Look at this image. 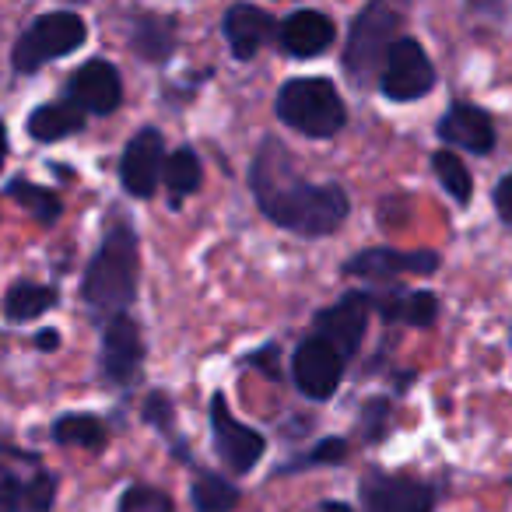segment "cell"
I'll return each instance as SVG.
<instances>
[{"mask_svg": "<svg viewBox=\"0 0 512 512\" xmlns=\"http://www.w3.org/2000/svg\"><path fill=\"white\" fill-rule=\"evenodd\" d=\"M137 295V235L127 218H116L106 228L99 253L81 281V302L92 309L95 320L113 323L116 316H127Z\"/></svg>", "mask_w": 512, "mask_h": 512, "instance_id": "2", "label": "cell"}, {"mask_svg": "<svg viewBox=\"0 0 512 512\" xmlns=\"http://www.w3.org/2000/svg\"><path fill=\"white\" fill-rule=\"evenodd\" d=\"M278 116L306 137H334L344 127V99L330 78H292L278 92Z\"/></svg>", "mask_w": 512, "mask_h": 512, "instance_id": "3", "label": "cell"}, {"mask_svg": "<svg viewBox=\"0 0 512 512\" xmlns=\"http://www.w3.org/2000/svg\"><path fill=\"white\" fill-rule=\"evenodd\" d=\"M130 46H134L137 57L162 64L176 50V22L162 15H137L130 22Z\"/></svg>", "mask_w": 512, "mask_h": 512, "instance_id": "19", "label": "cell"}, {"mask_svg": "<svg viewBox=\"0 0 512 512\" xmlns=\"http://www.w3.org/2000/svg\"><path fill=\"white\" fill-rule=\"evenodd\" d=\"M85 39L88 25L81 22V15H74V11H50V15H39L18 36L15 50H11V64H15L18 74H36L50 60H60L78 50V46H85Z\"/></svg>", "mask_w": 512, "mask_h": 512, "instance_id": "4", "label": "cell"}, {"mask_svg": "<svg viewBox=\"0 0 512 512\" xmlns=\"http://www.w3.org/2000/svg\"><path fill=\"white\" fill-rule=\"evenodd\" d=\"M144 362V341L141 330L130 316H116L113 323H106V337H102V376L109 383H134L137 369Z\"/></svg>", "mask_w": 512, "mask_h": 512, "instance_id": "14", "label": "cell"}, {"mask_svg": "<svg viewBox=\"0 0 512 512\" xmlns=\"http://www.w3.org/2000/svg\"><path fill=\"white\" fill-rule=\"evenodd\" d=\"M274 358H278V348H264V351H256V355H249L246 362L256 365V369H264L267 376H278V369H274Z\"/></svg>", "mask_w": 512, "mask_h": 512, "instance_id": "34", "label": "cell"}, {"mask_svg": "<svg viewBox=\"0 0 512 512\" xmlns=\"http://www.w3.org/2000/svg\"><path fill=\"white\" fill-rule=\"evenodd\" d=\"M165 186H169L172 197H186V193H193L200 186V158L193 155L190 148H179L169 155V162H165Z\"/></svg>", "mask_w": 512, "mask_h": 512, "instance_id": "26", "label": "cell"}, {"mask_svg": "<svg viewBox=\"0 0 512 512\" xmlns=\"http://www.w3.org/2000/svg\"><path fill=\"white\" fill-rule=\"evenodd\" d=\"M4 512H22L25 509V488L18 484L15 474H4V495H0Z\"/></svg>", "mask_w": 512, "mask_h": 512, "instance_id": "32", "label": "cell"}, {"mask_svg": "<svg viewBox=\"0 0 512 512\" xmlns=\"http://www.w3.org/2000/svg\"><path fill=\"white\" fill-rule=\"evenodd\" d=\"M8 197L15 200V204H22L25 211L32 214V218L39 221V225H57L60 218V197L53 190H46V186H36L29 183V179H11L8 183Z\"/></svg>", "mask_w": 512, "mask_h": 512, "instance_id": "23", "label": "cell"}, {"mask_svg": "<svg viewBox=\"0 0 512 512\" xmlns=\"http://www.w3.org/2000/svg\"><path fill=\"white\" fill-rule=\"evenodd\" d=\"M439 137L453 148L474 151V155H488L495 148V123L484 109L456 102L446 109V116L439 120Z\"/></svg>", "mask_w": 512, "mask_h": 512, "instance_id": "16", "label": "cell"}, {"mask_svg": "<svg viewBox=\"0 0 512 512\" xmlns=\"http://www.w3.org/2000/svg\"><path fill=\"white\" fill-rule=\"evenodd\" d=\"M116 512H176V505H172V498L165 491L148 488V484H134V488L123 491Z\"/></svg>", "mask_w": 512, "mask_h": 512, "instance_id": "28", "label": "cell"}, {"mask_svg": "<svg viewBox=\"0 0 512 512\" xmlns=\"http://www.w3.org/2000/svg\"><path fill=\"white\" fill-rule=\"evenodd\" d=\"M344 456H348V442H344V439H323V442H316V449L302 453L299 460L285 463V467H281V474H295V470L320 467V463H341Z\"/></svg>", "mask_w": 512, "mask_h": 512, "instance_id": "29", "label": "cell"}, {"mask_svg": "<svg viewBox=\"0 0 512 512\" xmlns=\"http://www.w3.org/2000/svg\"><path fill=\"white\" fill-rule=\"evenodd\" d=\"M53 439L60 446H85V449H99L106 442V428L95 414H60L53 421Z\"/></svg>", "mask_w": 512, "mask_h": 512, "instance_id": "24", "label": "cell"}, {"mask_svg": "<svg viewBox=\"0 0 512 512\" xmlns=\"http://www.w3.org/2000/svg\"><path fill=\"white\" fill-rule=\"evenodd\" d=\"M358 491L365 512H432L435 505V491L428 484L386 470H372L369 477H362Z\"/></svg>", "mask_w": 512, "mask_h": 512, "instance_id": "10", "label": "cell"}, {"mask_svg": "<svg viewBox=\"0 0 512 512\" xmlns=\"http://www.w3.org/2000/svg\"><path fill=\"white\" fill-rule=\"evenodd\" d=\"M85 127V113L78 106H67V102H46L36 113L29 116V137L39 144L60 141V137H71Z\"/></svg>", "mask_w": 512, "mask_h": 512, "instance_id": "20", "label": "cell"}, {"mask_svg": "<svg viewBox=\"0 0 512 512\" xmlns=\"http://www.w3.org/2000/svg\"><path fill=\"white\" fill-rule=\"evenodd\" d=\"M435 271H439V253L435 249H411V253H404V249L376 246V249H362V253H355L344 264V274L376 281V285H386L397 274H435Z\"/></svg>", "mask_w": 512, "mask_h": 512, "instance_id": "11", "label": "cell"}, {"mask_svg": "<svg viewBox=\"0 0 512 512\" xmlns=\"http://www.w3.org/2000/svg\"><path fill=\"white\" fill-rule=\"evenodd\" d=\"M190 498L197 512H232L239 505V488L211 470H197L190 484Z\"/></svg>", "mask_w": 512, "mask_h": 512, "instance_id": "22", "label": "cell"}, {"mask_svg": "<svg viewBox=\"0 0 512 512\" xmlns=\"http://www.w3.org/2000/svg\"><path fill=\"white\" fill-rule=\"evenodd\" d=\"M36 348L39 351H53V348H60V334L53 327H46V330H39L36 334Z\"/></svg>", "mask_w": 512, "mask_h": 512, "instance_id": "35", "label": "cell"}, {"mask_svg": "<svg viewBox=\"0 0 512 512\" xmlns=\"http://www.w3.org/2000/svg\"><path fill=\"white\" fill-rule=\"evenodd\" d=\"M386 428H390V400H386V397L369 400V404H365V411H362L365 442H379L386 435Z\"/></svg>", "mask_w": 512, "mask_h": 512, "instance_id": "30", "label": "cell"}, {"mask_svg": "<svg viewBox=\"0 0 512 512\" xmlns=\"http://www.w3.org/2000/svg\"><path fill=\"white\" fill-rule=\"evenodd\" d=\"M320 512H355V509H351V505H344V502H323Z\"/></svg>", "mask_w": 512, "mask_h": 512, "instance_id": "36", "label": "cell"}, {"mask_svg": "<svg viewBox=\"0 0 512 512\" xmlns=\"http://www.w3.org/2000/svg\"><path fill=\"white\" fill-rule=\"evenodd\" d=\"M292 376L302 397L330 400L344 379V358L320 337H306L292 358Z\"/></svg>", "mask_w": 512, "mask_h": 512, "instance_id": "9", "label": "cell"}, {"mask_svg": "<svg viewBox=\"0 0 512 512\" xmlns=\"http://www.w3.org/2000/svg\"><path fill=\"white\" fill-rule=\"evenodd\" d=\"M67 99H71V106H78L81 113H95V116L116 113L123 102L120 71H116L109 60H88V64L78 67V71L71 74V81H67Z\"/></svg>", "mask_w": 512, "mask_h": 512, "instance_id": "13", "label": "cell"}, {"mask_svg": "<svg viewBox=\"0 0 512 512\" xmlns=\"http://www.w3.org/2000/svg\"><path fill=\"white\" fill-rule=\"evenodd\" d=\"M278 43L288 57L295 60H309V57H320L330 43H334V22H330L323 11H295L281 22L278 32Z\"/></svg>", "mask_w": 512, "mask_h": 512, "instance_id": "17", "label": "cell"}, {"mask_svg": "<svg viewBox=\"0 0 512 512\" xmlns=\"http://www.w3.org/2000/svg\"><path fill=\"white\" fill-rule=\"evenodd\" d=\"M57 288H46V285H32V281H15L4 295V313H8L11 323H29L36 316L50 313L57 306Z\"/></svg>", "mask_w": 512, "mask_h": 512, "instance_id": "21", "label": "cell"}, {"mask_svg": "<svg viewBox=\"0 0 512 512\" xmlns=\"http://www.w3.org/2000/svg\"><path fill=\"white\" fill-rule=\"evenodd\" d=\"M495 211H498V218H502V221H512V172L498 179V186H495Z\"/></svg>", "mask_w": 512, "mask_h": 512, "instance_id": "33", "label": "cell"}, {"mask_svg": "<svg viewBox=\"0 0 512 512\" xmlns=\"http://www.w3.org/2000/svg\"><path fill=\"white\" fill-rule=\"evenodd\" d=\"M211 432H214V449H218V456L235 470V474L253 470L267 449L264 435L235 418L225 393H214L211 397Z\"/></svg>", "mask_w": 512, "mask_h": 512, "instance_id": "7", "label": "cell"}, {"mask_svg": "<svg viewBox=\"0 0 512 512\" xmlns=\"http://www.w3.org/2000/svg\"><path fill=\"white\" fill-rule=\"evenodd\" d=\"M249 186L260 204V211L274 225L288 228L295 235H330L348 218V193L337 183H309L302 179L299 162L281 141H264L249 169Z\"/></svg>", "mask_w": 512, "mask_h": 512, "instance_id": "1", "label": "cell"}, {"mask_svg": "<svg viewBox=\"0 0 512 512\" xmlns=\"http://www.w3.org/2000/svg\"><path fill=\"white\" fill-rule=\"evenodd\" d=\"M369 309H372V295H365V292L341 295L334 306L316 313V337L327 341L330 348L348 362V358L358 355V348H362L365 327H369Z\"/></svg>", "mask_w": 512, "mask_h": 512, "instance_id": "8", "label": "cell"}, {"mask_svg": "<svg viewBox=\"0 0 512 512\" xmlns=\"http://www.w3.org/2000/svg\"><path fill=\"white\" fill-rule=\"evenodd\" d=\"M221 29H225V39H228V46H232L235 60H253L256 53L271 43L274 32H281L278 22H274L267 11L253 8V4H232V8L225 11Z\"/></svg>", "mask_w": 512, "mask_h": 512, "instance_id": "15", "label": "cell"}, {"mask_svg": "<svg viewBox=\"0 0 512 512\" xmlns=\"http://www.w3.org/2000/svg\"><path fill=\"white\" fill-rule=\"evenodd\" d=\"M372 309H379L386 323H407V327H432L439 316V299L425 288H386L372 295Z\"/></svg>", "mask_w": 512, "mask_h": 512, "instance_id": "18", "label": "cell"}, {"mask_svg": "<svg viewBox=\"0 0 512 512\" xmlns=\"http://www.w3.org/2000/svg\"><path fill=\"white\" fill-rule=\"evenodd\" d=\"M432 169L435 176H439L442 190L449 193V197L456 200V204H470V193H474V179H470V172L463 169V162L453 155V151H435L432 155Z\"/></svg>", "mask_w": 512, "mask_h": 512, "instance_id": "25", "label": "cell"}, {"mask_svg": "<svg viewBox=\"0 0 512 512\" xmlns=\"http://www.w3.org/2000/svg\"><path fill=\"white\" fill-rule=\"evenodd\" d=\"M141 414L151 428H158L165 439H172V449H176L179 460H186V442L179 439V432H176V407H172V400L165 397V393H151V397L144 400Z\"/></svg>", "mask_w": 512, "mask_h": 512, "instance_id": "27", "label": "cell"}, {"mask_svg": "<svg viewBox=\"0 0 512 512\" xmlns=\"http://www.w3.org/2000/svg\"><path fill=\"white\" fill-rule=\"evenodd\" d=\"M53 495H57V477L39 470L29 484H25V509L32 512H46L53 505Z\"/></svg>", "mask_w": 512, "mask_h": 512, "instance_id": "31", "label": "cell"}, {"mask_svg": "<svg viewBox=\"0 0 512 512\" xmlns=\"http://www.w3.org/2000/svg\"><path fill=\"white\" fill-rule=\"evenodd\" d=\"M400 18L386 4H369L362 15L355 18L348 32V46H344V71L355 85L376 78V71L386 67V57L393 50V32H397Z\"/></svg>", "mask_w": 512, "mask_h": 512, "instance_id": "5", "label": "cell"}, {"mask_svg": "<svg viewBox=\"0 0 512 512\" xmlns=\"http://www.w3.org/2000/svg\"><path fill=\"white\" fill-rule=\"evenodd\" d=\"M432 85H435V67L428 60V53L421 50L418 39H397L390 57H386L383 78H379V88H383L386 99L414 102L432 92Z\"/></svg>", "mask_w": 512, "mask_h": 512, "instance_id": "6", "label": "cell"}, {"mask_svg": "<svg viewBox=\"0 0 512 512\" xmlns=\"http://www.w3.org/2000/svg\"><path fill=\"white\" fill-rule=\"evenodd\" d=\"M165 148H162V134L155 127H144L130 137L127 151L120 158V179L123 190L134 193V197H151L158 186V179L165 176Z\"/></svg>", "mask_w": 512, "mask_h": 512, "instance_id": "12", "label": "cell"}]
</instances>
